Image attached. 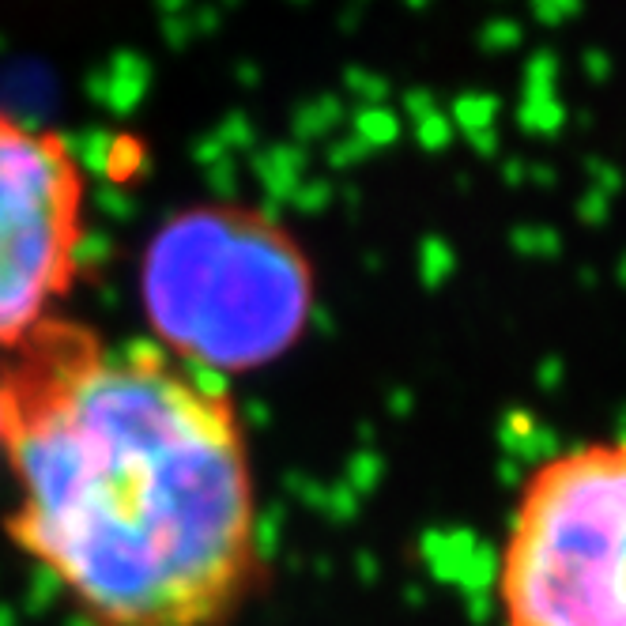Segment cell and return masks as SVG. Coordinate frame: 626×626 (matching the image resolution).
<instances>
[{
    "label": "cell",
    "instance_id": "1",
    "mask_svg": "<svg viewBox=\"0 0 626 626\" xmlns=\"http://www.w3.org/2000/svg\"><path fill=\"white\" fill-rule=\"evenodd\" d=\"M8 540L87 626H223L257 589L261 513L223 381L50 317L0 370Z\"/></svg>",
    "mask_w": 626,
    "mask_h": 626
},
{
    "label": "cell",
    "instance_id": "2",
    "mask_svg": "<svg viewBox=\"0 0 626 626\" xmlns=\"http://www.w3.org/2000/svg\"><path fill=\"white\" fill-rule=\"evenodd\" d=\"M140 306L166 355L204 374H242L298 344L313 268L295 234L242 204H197L151 234Z\"/></svg>",
    "mask_w": 626,
    "mask_h": 626
},
{
    "label": "cell",
    "instance_id": "3",
    "mask_svg": "<svg viewBox=\"0 0 626 626\" xmlns=\"http://www.w3.org/2000/svg\"><path fill=\"white\" fill-rule=\"evenodd\" d=\"M498 626H626V430L536 457L495 562Z\"/></svg>",
    "mask_w": 626,
    "mask_h": 626
},
{
    "label": "cell",
    "instance_id": "4",
    "mask_svg": "<svg viewBox=\"0 0 626 626\" xmlns=\"http://www.w3.org/2000/svg\"><path fill=\"white\" fill-rule=\"evenodd\" d=\"M87 185L57 132L0 110V347L12 351L72 291Z\"/></svg>",
    "mask_w": 626,
    "mask_h": 626
}]
</instances>
